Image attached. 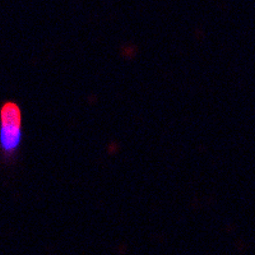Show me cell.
Here are the masks:
<instances>
[{
  "instance_id": "6da1fadb",
  "label": "cell",
  "mask_w": 255,
  "mask_h": 255,
  "mask_svg": "<svg viewBox=\"0 0 255 255\" xmlns=\"http://www.w3.org/2000/svg\"><path fill=\"white\" fill-rule=\"evenodd\" d=\"M23 139V115L19 105L6 101L0 108V152L4 158L13 159Z\"/></svg>"
}]
</instances>
